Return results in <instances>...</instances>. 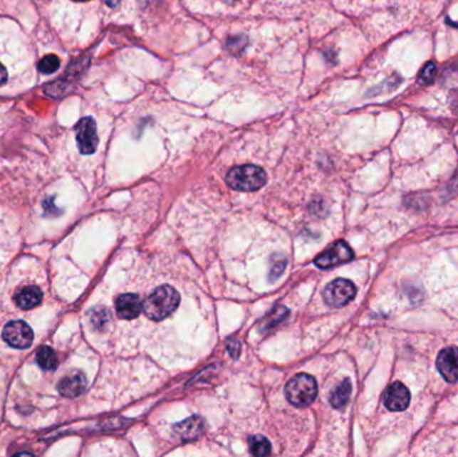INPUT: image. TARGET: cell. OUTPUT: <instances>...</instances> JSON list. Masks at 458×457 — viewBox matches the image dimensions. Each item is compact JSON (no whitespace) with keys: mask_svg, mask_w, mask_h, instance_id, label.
<instances>
[{"mask_svg":"<svg viewBox=\"0 0 458 457\" xmlns=\"http://www.w3.org/2000/svg\"><path fill=\"white\" fill-rule=\"evenodd\" d=\"M318 394V385L315 378L310 374H298L291 378L286 387V397L295 406H307L313 404Z\"/></svg>","mask_w":458,"mask_h":457,"instance_id":"obj_3","label":"cell"},{"mask_svg":"<svg viewBox=\"0 0 458 457\" xmlns=\"http://www.w3.org/2000/svg\"><path fill=\"white\" fill-rule=\"evenodd\" d=\"M353 258H354V252L350 248V246L346 241H339L315 259V266L322 270H327L339 264L347 263Z\"/></svg>","mask_w":458,"mask_h":457,"instance_id":"obj_6","label":"cell"},{"mask_svg":"<svg viewBox=\"0 0 458 457\" xmlns=\"http://www.w3.org/2000/svg\"><path fill=\"white\" fill-rule=\"evenodd\" d=\"M437 367L441 376L447 379V382L454 384L458 381V347L450 346L437 357Z\"/></svg>","mask_w":458,"mask_h":457,"instance_id":"obj_8","label":"cell"},{"mask_svg":"<svg viewBox=\"0 0 458 457\" xmlns=\"http://www.w3.org/2000/svg\"><path fill=\"white\" fill-rule=\"evenodd\" d=\"M42 291L41 288L36 286H27L19 290L15 297H14V302L18 308L22 310H31L36 308L38 305H41L42 302Z\"/></svg>","mask_w":458,"mask_h":457,"instance_id":"obj_13","label":"cell"},{"mask_svg":"<svg viewBox=\"0 0 458 457\" xmlns=\"http://www.w3.org/2000/svg\"><path fill=\"white\" fill-rule=\"evenodd\" d=\"M74 1H89V0H74Z\"/></svg>","mask_w":458,"mask_h":457,"instance_id":"obj_24","label":"cell"},{"mask_svg":"<svg viewBox=\"0 0 458 457\" xmlns=\"http://www.w3.org/2000/svg\"><path fill=\"white\" fill-rule=\"evenodd\" d=\"M436 65L433 62H429L425 65L424 69L421 71V80L425 83H430L436 77Z\"/></svg>","mask_w":458,"mask_h":457,"instance_id":"obj_20","label":"cell"},{"mask_svg":"<svg viewBox=\"0 0 458 457\" xmlns=\"http://www.w3.org/2000/svg\"><path fill=\"white\" fill-rule=\"evenodd\" d=\"M142 310H144V303L141 298L135 294H123L115 299L117 315L123 320L137 318Z\"/></svg>","mask_w":458,"mask_h":457,"instance_id":"obj_10","label":"cell"},{"mask_svg":"<svg viewBox=\"0 0 458 457\" xmlns=\"http://www.w3.org/2000/svg\"><path fill=\"white\" fill-rule=\"evenodd\" d=\"M118 1H120V0H106V3H108L109 6H112V7L117 6V4H118Z\"/></svg>","mask_w":458,"mask_h":457,"instance_id":"obj_23","label":"cell"},{"mask_svg":"<svg viewBox=\"0 0 458 457\" xmlns=\"http://www.w3.org/2000/svg\"><path fill=\"white\" fill-rule=\"evenodd\" d=\"M59 66H61V61L54 54L46 56L38 63V69L43 74H53V73H56V70L59 69Z\"/></svg>","mask_w":458,"mask_h":457,"instance_id":"obj_17","label":"cell"},{"mask_svg":"<svg viewBox=\"0 0 458 457\" xmlns=\"http://www.w3.org/2000/svg\"><path fill=\"white\" fill-rule=\"evenodd\" d=\"M9 80V74H7V70L4 69V66L0 63V86L3 83H6Z\"/></svg>","mask_w":458,"mask_h":457,"instance_id":"obj_22","label":"cell"},{"mask_svg":"<svg viewBox=\"0 0 458 457\" xmlns=\"http://www.w3.org/2000/svg\"><path fill=\"white\" fill-rule=\"evenodd\" d=\"M204 420L199 416H192L189 419L175 425V434L184 441H190L202 436L204 432Z\"/></svg>","mask_w":458,"mask_h":457,"instance_id":"obj_12","label":"cell"},{"mask_svg":"<svg viewBox=\"0 0 458 457\" xmlns=\"http://www.w3.org/2000/svg\"><path fill=\"white\" fill-rule=\"evenodd\" d=\"M179 293L170 286L157 287L156 290L146 298L144 302V312L146 317L153 320L168 318L179 308Z\"/></svg>","mask_w":458,"mask_h":457,"instance_id":"obj_1","label":"cell"},{"mask_svg":"<svg viewBox=\"0 0 458 457\" xmlns=\"http://www.w3.org/2000/svg\"><path fill=\"white\" fill-rule=\"evenodd\" d=\"M357 294V287L347 279H335L324 288L326 303L331 308H342L353 300Z\"/></svg>","mask_w":458,"mask_h":457,"instance_id":"obj_4","label":"cell"},{"mask_svg":"<svg viewBox=\"0 0 458 457\" xmlns=\"http://www.w3.org/2000/svg\"><path fill=\"white\" fill-rule=\"evenodd\" d=\"M246 46V36H235V38H229V39L227 41V48H228L231 53H235V54L241 53L243 48Z\"/></svg>","mask_w":458,"mask_h":457,"instance_id":"obj_18","label":"cell"},{"mask_svg":"<svg viewBox=\"0 0 458 457\" xmlns=\"http://www.w3.org/2000/svg\"><path fill=\"white\" fill-rule=\"evenodd\" d=\"M109 318H110V315H109L108 310H98V311H94L91 322L97 329H103L106 326V323L109 322Z\"/></svg>","mask_w":458,"mask_h":457,"instance_id":"obj_19","label":"cell"},{"mask_svg":"<svg viewBox=\"0 0 458 457\" xmlns=\"http://www.w3.org/2000/svg\"><path fill=\"white\" fill-rule=\"evenodd\" d=\"M383 402L389 411H405L410 404V392L401 382H394L386 390Z\"/></svg>","mask_w":458,"mask_h":457,"instance_id":"obj_9","label":"cell"},{"mask_svg":"<svg viewBox=\"0 0 458 457\" xmlns=\"http://www.w3.org/2000/svg\"><path fill=\"white\" fill-rule=\"evenodd\" d=\"M267 182V174L256 165H241L228 172L227 183L236 191H256Z\"/></svg>","mask_w":458,"mask_h":457,"instance_id":"obj_2","label":"cell"},{"mask_svg":"<svg viewBox=\"0 0 458 457\" xmlns=\"http://www.w3.org/2000/svg\"><path fill=\"white\" fill-rule=\"evenodd\" d=\"M284 267H286V261H279L278 263L274 264L272 270H271V275H274L275 278H279L280 274L284 271Z\"/></svg>","mask_w":458,"mask_h":457,"instance_id":"obj_21","label":"cell"},{"mask_svg":"<svg viewBox=\"0 0 458 457\" xmlns=\"http://www.w3.org/2000/svg\"><path fill=\"white\" fill-rule=\"evenodd\" d=\"M77 144L82 154H93L98 147L97 125L91 117H85L76 125Z\"/></svg>","mask_w":458,"mask_h":457,"instance_id":"obj_7","label":"cell"},{"mask_svg":"<svg viewBox=\"0 0 458 457\" xmlns=\"http://www.w3.org/2000/svg\"><path fill=\"white\" fill-rule=\"evenodd\" d=\"M86 387H88V379L85 377V374L82 372H71L61 379V382L58 384V390L62 396L73 399L82 394Z\"/></svg>","mask_w":458,"mask_h":457,"instance_id":"obj_11","label":"cell"},{"mask_svg":"<svg viewBox=\"0 0 458 457\" xmlns=\"http://www.w3.org/2000/svg\"><path fill=\"white\" fill-rule=\"evenodd\" d=\"M350 394H351V382L348 379H345L331 394L330 402L334 408L340 409L346 405L347 401L350 399Z\"/></svg>","mask_w":458,"mask_h":457,"instance_id":"obj_14","label":"cell"},{"mask_svg":"<svg viewBox=\"0 0 458 457\" xmlns=\"http://www.w3.org/2000/svg\"><path fill=\"white\" fill-rule=\"evenodd\" d=\"M249 449L254 456H269L271 453V444L264 436H252L249 438Z\"/></svg>","mask_w":458,"mask_h":457,"instance_id":"obj_16","label":"cell"},{"mask_svg":"<svg viewBox=\"0 0 458 457\" xmlns=\"http://www.w3.org/2000/svg\"><path fill=\"white\" fill-rule=\"evenodd\" d=\"M36 362L43 370H56L58 367L56 352L48 346L41 347L36 353Z\"/></svg>","mask_w":458,"mask_h":457,"instance_id":"obj_15","label":"cell"},{"mask_svg":"<svg viewBox=\"0 0 458 457\" xmlns=\"http://www.w3.org/2000/svg\"><path fill=\"white\" fill-rule=\"evenodd\" d=\"M1 338L14 349H27L33 345L34 332L26 322L11 320L4 326Z\"/></svg>","mask_w":458,"mask_h":457,"instance_id":"obj_5","label":"cell"}]
</instances>
